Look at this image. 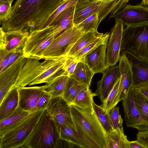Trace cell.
Listing matches in <instances>:
<instances>
[{"label":"cell","instance_id":"cell-1","mask_svg":"<svg viewBox=\"0 0 148 148\" xmlns=\"http://www.w3.org/2000/svg\"><path fill=\"white\" fill-rule=\"evenodd\" d=\"M63 0H16L7 19L1 23L5 32L27 29L30 32L41 27Z\"/></svg>","mask_w":148,"mask_h":148},{"label":"cell","instance_id":"cell-2","mask_svg":"<svg viewBox=\"0 0 148 148\" xmlns=\"http://www.w3.org/2000/svg\"><path fill=\"white\" fill-rule=\"evenodd\" d=\"M61 140L59 125L45 109L23 147L58 148Z\"/></svg>","mask_w":148,"mask_h":148},{"label":"cell","instance_id":"cell-3","mask_svg":"<svg viewBox=\"0 0 148 148\" xmlns=\"http://www.w3.org/2000/svg\"><path fill=\"white\" fill-rule=\"evenodd\" d=\"M73 119L97 148H108L107 133L94 111L90 112L71 105Z\"/></svg>","mask_w":148,"mask_h":148},{"label":"cell","instance_id":"cell-4","mask_svg":"<svg viewBox=\"0 0 148 148\" xmlns=\"http://www.w3.org/2000/svg\"><path fill=\"white\" fill-rule=\"evenodd\" d=\"M124 7L120 0H78L75 6L73 18L74 26L77 25L95 13L103 20L110 13L112 15Z\"/></svg>","mask_w":148,"mask_h":148},{"label":"cell","instance_id":"cell-5","mask_svg":"<svg viewBox=\"0 0 148 148\" xmlns=\"http://www.w3.org/2000/svg\"><path fill=\"white\" fill-rule=\"evenodd\" d=\"M121 50L148 59V23L123 29Z\"/></svg>","mask_w":148,"mask_h":148},{"label":"cell","instance_id":"cell-6","mask_svg":"<svg viewBox=\"0 0 148 148\" xmlns=\"http://www.w3.org/2000/svg\"><path fill=\"white\" fill-rule=\"evenodd\" d=\"M45 109L32 112L16 127L0 137V148H23Z\"/></svg>","mask_w":148,"mask_h":148},{"label":"cell","instance_id":"cell-7","mask_svg":"<svg viewBox=\"0 0 148 148\" xmlns=\"http://www.w3.org/2000/svg\"><path fill=\"white\" fill-rule=\"evenodd\" d=\"M85 33L75 26L64 32L56 38L45 51L43 59L58 60L66 57L77 40Z\"/></svg>","mask_w":148,"mask_h":148},{"label":"cell","instance_id":"cell-8","mask_svg":"<svg viewBox=\"0 0 148 148\" xmlns=\"http://www.w3.org/2000/svg\"><path fill=\"white\" fill-rule=\"evenodd\" d=\"M55 39L51 25L30 32L23 49L24 56L43 59L44 51Z\"/></svg>","mask_w":148,"mask_h":148},{"label":"cell","instance_id":"cell-9","mask_svg":"<svg viewBox=\"0 0 148 148\" xmlns=\"http://www.w3.org/2000/svg\"><path fill=\"white\" fill-rule=\"evenodd\" d=\"M40 60L33 58H27L16 83L14 87L19 88L29 85L58 60H45L43 62H40Z\"/></svg>","mask_w":148,"mask_h":148},{"label":"cell","instance_id":"cell-10","mask_svg":"<svg viewBox=\"0 0 148 148\" xmlns=\"http://www.w3.org/2000/svg\"><path fill=\"white\" fill-rule=\"evenodd\" d=\"M46 109L59 125L69 126L77 131L71 105L62 97H51Z\"/></svg>","mask_w":148,"mask_h":148},{"label":"cell","instance_id":"cell-11","mask_svg":"<svg viewBox=\"0 0 148 148\" xmlns=\"http://www.w3.org/2000/svg\"><path fill=\"white\" fill-rule=\"evenodd\" d=\"M111 18L120 20L127 27L144 24L148 23V7L127 5L109 19Z\"/></svg>","mask_w":148,"mask_h":148},{"label":"cell","instance_id":"cell-12","mask_svg":"<svg viewBox=\"0 0 148 148\" xmlns=\"http://www.w3.org/2000/svg\"><path fill=\"white\" fill-rule=\"evenodd\" d=\"M122 104L124 119L127 127L136 129L140 131L148 126V122L142 118L136 105L133 87L123 100Z\"/></svg>","mask_w":148,"mask_h":148},{"label":"cell","instance_id":"cell-13","mask_svg":"<svg viewBox=\"0 0 148 148\" xmlns=\"http://www.w3.org/2000/svg\"><path fill=\"white\" fill-rule=\"evenodd\" d=\"M123 30V23L119 20L115 19V23L111 29L107 44V64L108 68L116 65L119 61Z\"/></svg>","mask_w":148,"mask_h":148},{"label":"cell","instance_id":"cell-14","mask_svg":"<svg viewBox=\"0 0 148 148\" xmlns=\"http://www.w3.org/2000/svg\"><path fill=\"white\" fill-rule=\"evenodd\" d=\"M27 58L23 55L0 73V103L16 83Z\"/></svg>","mask_w":148,"mask_h":148},{"label":"cell","instance_id":"cell-15","mask_svg":"<svg viewBox=\"0 0 148 148\" xmlns=\"http://www.w3.org/2000/svg\"><path fill=\"white\" fill-rule=\"evenodd\" d=\"M130 63L134 88L148 84V60L123 50Z\"/></svg>","mask_w":148,"mask_h":148},{"label":"cell","instance_id":"cell-16","mask_svg":"<svg viewBox=\"0 0 148 148\" xmlns=\"http://www.w3.org/2000/svg\"><path fill=\"white\" fill-rule=\"evenodd\" d=\"M118 66L120 77L116 98L117 104L126 97L133 86L132 75L130 65L123 51L120 55Z\"/></svg>","mask_w":148,"mask_h":148},{"label":"cell","instance_id":"cell-17","mask_svg":"<svg viewBox=\"0 0 148 148\" xmlns=\"http://www.w3.org/2000/svg\"><path fill=\"white\" fill-rule=\"evenodd\" d=\"M101 79L97 83V87L94 93L102 103L106 99L115 84L120 77L118 65L108 68L103 73Z\"/></svg>","mask_w":148,"mask_h":148},{"label":"cell","instance_id":"cell-18","mask_svg":"<svg viewBox=\"0 0 148 148\" xmlns=\"http://www.w3.org/2000/svg\"><path fill=\"white\" fill-rule=\"evenodd\" d=\"M47 85L40 86L24 87L18 89V106L31 112L34 109L38 99L46 90Z\"/></svg>","mask_w":148,"mask_h":148},{"label":"cell","instance_id":"cell-19","mask_svg":"<svg viewBox=\"0 0 148 148\" xmlns=\"http://www.w3.org/2000/svg\"><path fill=\"white\" fill-rule=\"evenodd\" d=\"M76 127L77 131L69 126L59 125L60 139L82 148H97L80 129Z\"/></svg>","mask_w":148,"mask_h":148},{"label":"cell","instance_id":"cell-20","mask_svg":"<svg viewBox=\"0 0 148 148\" xmlns=\"http://www.w3.org/2000/svg\"><path fill=\"white\" fill-rule=\"evenodd\" d=\"M107 44L99 46L80 60L84 62L95 74L103 73L108 68L107 64Z\"/></svg>","mask_w":148,"mask_h":148},{"label":"cell","instance_id":"cell-21","mask_svg":"<svg viewBox=\"0 0 148 148\" xmlns=\"http://www.w3.org/2000/svg\"><path fill=\"white\" fill-rule=\"evenodd\" d=\"M75 5L65 9L54 19L50 25L53 26V33L55 39L74 26L73 18Z\"/></svg>","mask_w":148,"mask_h":148},{"label":"cell","instance_id":"cell-22","mask_svg":"<svg viewBox=\"0 0 148 148\" xmlns=\"http://www.w3.org/2000/svg\"><path fill=\"white\" fill-rule=\"evenodd\" d=\"M5 49L11 52L17 50H23L30 32L25 29L9 30L5 32Z\"/></svg>","mask_w":148,"mask_h":148},{"label":"cell","instance_id":"cell-23","mask_svg":"<svg viewBox=\"0 0 148 148\" xmlns=\"http://www.w3.org/2000/svg\"><path fill=\"white\" fill-rule=\"evenodd\" d=\"M32 112L18 106L12 114L0 121V137L16 127Z\"/></svg>","mask_w":148,"mask_h":148},{"label":"cell","instance_id":"cell-24","mask_svg":"<svg viewBox=\"0 0 148 148\" xmlns=\"http://www.w3.org/2000/svg\"><path fill=\"white\" fill-rule=\"evenodd\" d=\"M18 89L13 87L0 103V121L12 114L18 107Z\"/></svg>","mask_w":148,"mask_h":148},{"label":"cell","instance_id":"cell-25","mask_svg":"<svg viewBox=\"0 0 148 148\" xmlns=\"http://www.w3.org/2000/svg\"><path fill=\"white\" fill-rule=\"evenodd\" d=\"M69 77L63 70L60 73L46 84V90L51 97L62 96Z\"/></svg>","mask_w":148,"mask_h":148},{"label":"cell","instance_id":"cell-26","mask_svg":"<svg viewBox=\"0 0 148 148\" xmlns=\"http://www.w3.org/2000/svg\"><path fill=\"white\" fill-rule=\"evenodd\" d=\"M95 96L92 92L89 87L83 88L77 95L71 105L75 106L78 108L88 111H94L93 105V97Z\"/></svg>","mask_w":148,"mask_h":148},{"label":"cell","instance_id":"cell-27","mask_svg":"<svg viewBox=\"0 0 148 148\" xmlns=\"http://www.w3.org/2000/svg\"><path fill=\"white\" fill-rule=\"evenodd\" d=\"M66 58V57H63L58 60L29 86L48 83L62 71Z\"/></svg>","mask_w":148,"mask_h":148},{"label":"cell","instance_id":"cell-28","mask_svg":"<svg viewBox=\"0 0 148 148\" xmlns=\"http://www.w3.org/2000/svg\"><path fill=\"white\" fill-rule=\"evenodd\" d=\"M107 135L108 148H129L130 141L124 134L122 126L119 127Z\"/></svg>","mask_w":148,"mask_h":148},{"label":"cell","instance_id":"cell-29","mask_svg":"<svg viewBox=\"0 0 148 148\" xmlns=\"http://www.w3.org/2000/svg\"><path fill=\"white\" fill-rule=\"evenodd\" d=\"M95 74L83 61H79L73 74L70 76L79 83L90 87Z\"/></svg>","mask_w":148,"mask_h":148},{"label":"cell","instance_id":"cell-30","mask_svg":"<svg viewBox=\"0 0 148 148\" xmlns=\"http://www.w3.org/2000/svg\"><path fill=\"white\" fill-rule=\"evenodd\" d=\"M87 86L69 77L62 97L71 105L80 91Z\"/></svg>","mask_w":148,"mask_h":148},{"label":"cell","instance_id":"cell-31","mask_svg":"<svg viewBox=\"0 0 148 148\" xmlns=\"http://www.w3.org/2000/svg\"><path fill=\"white\" fill-rule=\"evenodd\" d=\"M103 34L100 33L97 31L86 33L77 40L70 50L66 57H74L77 53L89 43Z\"/></svg>","mask_w":148,"mask_h":148},{"label":"cell","instance_id":"cell-32","mask_svg":"<svg viewBox=\"0 0 148 148\" xmlns=\"http://www.w3.org/2000/svg\"><path fill=\"white\" fill-rule=\"evenodd\" d=\"M110 33L107 32L96 38L83 47L73 57L80 61L86 54L99 46L107 43L109 38Z\"/></svg>","mask_w":148,"mask_h":148},{"label":"cell","instance_id":"cell-33","mask_svg":"<svg viewBox=\"0 0 148 148\" xmlns=\"http://www.w3.org/2000/svg\"><path fill=\"white\" fill-rule=\"evenodd\" d=\"M102 21L99 14L95 13L75 26L85 33L90 31H97L99 25Z\"/></svg>","mask_w":148,"mask_h":148},{"label":"cell","instance_id":"cell-34","mask_svg":"<svg viewBox=\"0 0 148 148\" xmlns=\"http://www.w3.org/2000/svg\"><path fill=\"white\" fill-rule=\"evenodd\" d=\"M134 89L135 101L138 111L142 118L148 122V99L137 89Z\"/></svg>","mask_w":148,"mask_h":148},{"label":"cell","instance_id":"cell-35","mask_svg":"<svg viewBox=\"0 0 148 148\" xmlns=\"http://www.w3.org/2000/svg\"><path fill=\"white\" fill-rule=\"evenodd\" d=\"M93 109L97 118L107 134L112 132L114 129L111 124L109 113H106L101 105H98L94 102Z\"/></svg>","mask_w":148,"mask_h":148},{"label":"cell","instance_id":"cell-36","mask_svg":"<svg viewBox=\"0 0 148 148\" xmlns=\"http://www.w3.org/2000/svg\"><path fill=\"white\" fill-rule=\"evenodd\" d=\"M120 78L117 81L108 96L101 105L104 111L109 113L117 104L116 98L119 85Z\"/></svg>","mask_w":148,"mask_h":148},{"label":"cell","instance_id":"cell-37","mask_svg":"<svg viewBox=\"0 0 148 148\" xmlns=\"http://www.w3.org/2000/svg\"><path fill=\"white\" fill-rule=\"evenodd\" d=\"M78 1V0H63L58 8L42 26L40 30L49 26L54 19L60 14L67 8L75 5Z\"/></svg>","mask_w":148,"mask_h":148},{"label":"cell","instance_id":"cell-38","mask_svg":"<svg viewBox=\"0 0 148 148\" xmlns=\"http://www.w3.org/2000/svg\"><path fill=\"white\" fill-rule=\"evenodd\" d=\"M119 107L115 106L109 113L111 124L114 130L122 126L123 119L119 113Z\"/></svg>","mask_w":148,"mask_h":148},{"label":"cell","instance_id":"cell-39","mask_svg":"<svg viewBox=\"0 0 148 148\" xmlns=\"http://www.w3.org/2000/svg\"><path fill=\"white\" fill-rule=\"evenodd\" d=\"M79 61L73 57H66L62 69L70 77L73 74Z\"/></svg>","mask_w":148,"mask_h":148},{"label":"cell","instance_id":"cell-40","mask_svg":"<svg viewBox=\"0 0 148 148\" xmlns=\"http://www.w3.org/2000/svg\"><path fill=\"white\" fill-rule=\"evenodd\" d=\"M12 5L9 2L0 3V23L6 21L11 14L12 10Z\"/></svg>","mask_w":148,"mask_h":148},{"label":"cell","instance_id":"cell-41","mask_svg":"<svg viewBox=\"0 0 148 148\" xmlns=\"http://www.w3.org/2000/svg\"><path fill=\"white\" fill-rule=\"evenodd\" d=\"M51 97L49 92L46 90L38 99L34 109V112L46 109Z\"/></svg>","mask_w":148,"mask_h":148},{"label":"cell","instance_id":"cell-42","mask_svg":"<svg viewBox=\"0 0 148 148\" xmlns=\"http://www.w3.org/2000/svg\"><path fill=\"white\" fill-rule=\"evenodd\" d=\"M10 52L6 49H0V73L8 68Z\"/></svg>","mask_w":148,"mask_h":148},{"label":"cell","instance_id":"cell-43","mask_svg":"<svg viewBox=\"0 0 148 148\" xmlns=\"http://www.w3.org/2000/svg\"><path fill=\"white\" fill-rule=\"evenodd\" d=\"M137 140L148 148V130L138 131L136 135Z\"/></svg>","mask_w":148,"mask_h":148},{"label":"cell","instance_id":"cell-44","mask_svg":"<svg viewBox=\"0 0 148 148\" xmlns=\"http://www.w3.org/2000/svg\"><path fill=\"white\" fill-rule=\"evenodd\" d=\"M23 55V50H17L10 52L9 56L8 68L12 65L20 57Z\"/></svg>","mask_w":148,"mask_h":148},{"label":"cell","instance_id":"cell-45","mask_svg":"<svg viewBox=\"0 0 148 148\" xmlns=\"http://www.w3.org/2000/svg\"><path fill=\"white\" fill-rule=\"evenodd\" d=\"M6 45L7 40L5 32L1 27L0 28V49H5Z\"/></svg>","mask_w":148,"mask_h":148},{"label":"cell","instance_id":"cell-46","mask_svg":"<svg viewBox=\"0 0 148 148\" xmlns=\"http://www.w3.org/2000/svg\"><path fill=\"white\" fill-rule=\"evenodd\" d=\"M129 148H147V147L137 140H136L130 141Z\"/></svg>","mask_w":148,"mask_h":148},{"label":"cell","instance_id":"cell-47","mask_svg":"<svg viewBox=\"0 0 148 148\" xmlns=\"http://www.w3.org/2000/svg\"><path fill=\"white\" fill-rule=\"evenodd\" d=\"M144 96L148 99V84L136 88Z\"/></svg>","mask_w":148,"mask_h":148},{"label":"cell","instance_id":"cell-48","mask_svg":"<svg viewBox=\"0 0 148 148\" xmlns=\"http://www.w3.org/2000/svg\"><path fill=\"white\" fill-rule=\"evenodd\" d=\"M103 0L104 1H113V0ZM120 0L125 6L127 5V3H128V1H129V0Z\"/></svg>","mask_w":148,"mask_h":148},{"label":"cell","instance_id":"cell-49","mask_svg":"<svg viewBox=\"0 0 148 148\" xmlns=\"http://www.w3.org/2000/svg\"><path fill=\"white\" fill-rule=\"evenodd\" d=\"M141 4L143 5H148V0H142Z\"/></svg>","mask_w":148,"mask_h":148},{"label":"cell","instance_id":"cell-50","mask_svg":"<svg viewBox=\"0 0 148 148\" xmlns=\"http://www.w3.org/2000/svg\"><path fill=\"white\" fill-rule=\"evenodd\" d=\"M14 0H0V3L3 2H9L12 3Z\"/></svg>","mask_w":148,"mask_h":148},{"label":"cell","instance_id":"cell-51","mask_svg":"<svg viewBox=\"0 0 148 148\" xmlns=\"http://www.w3.org/2000/svg\"></svg>","mask_w":148,"mask_h":148}]
</instances>
